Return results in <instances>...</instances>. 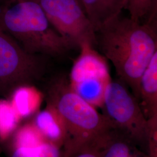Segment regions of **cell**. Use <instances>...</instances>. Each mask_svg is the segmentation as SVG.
Here are the masks:
<instances>
[{
	"label": "cell",
	"mask_w": 157,
	"mask_h": 157,
	"mask_svg": "<svg viewBox=\"0 0 157 157\" xmlns=\"http://www.w3.org/2000/svg\"><path fill=\"white\" fill-rule=\"evenodd\" d=\"M121 15L95 32L97 45L112 63L120 80L139 100L141 77L157 52V32L151 23L157 8L148 14L149 21L145 24Z\"/></svg>",
	"instance_id": "cell-1"
},
{
	"label": "cell",
	"mask_w": 157,
	"mask_h": 157,
	"mask_svg": "<svg viewBox=\"0 0 157 157\" xmlns=\"http://www.w3.org/2000/svg\"><path fill=\"white\" fill-rule=\"evenodd\" d=\"M47 104L54 108L65 124L64 157L89 150H100L113 132L107 117L76 94L63 75L52 78L47 91Z\"/></svg>",
	"instance_id": "cell-2"
},
{
	"label": "cell",
	"mask_w": 157,
	"mask_h": 157,
	"mask_svg": "<svg viewBox=\"0 0 157 157\" xmlns=\"http://www.w3.org/2000/svg\"><path fill=\"white\" fill-rule=\"evenodd\" d=\"M0 26L31 54L61 56L76 48L54 28L34 0H2Z\"/></svg>",
	"instance_id": "cell-3"
},
{
	"label": "cell",
	"mask_w": 157,
	"mask_h": 157,
	"mask_svg": "<svg viewBox=\"0 0 157 157\" xmlns=\"http://www.w3.org/2000/svg\"><path fill=\"white\" fill-rule=\"evenodd\" d=\"M102 108L104 114L114 129L121 132L135 142L151 140L155 127L146 118L139 100L122 82L111 80L105 88Z\"/></svg>",
	"instance_id": "cell-4"
},
{
	"label": "cell",
	"mask_w": 157,
	"mask_h": 157,
	"mask_svg": "<svg viewBox=\"0 0 157 157\" xmlns=\"http://www.w3.org/2000/svg\"><path fill=\"white\" fill-rule=\"evenodd\" d=\"M44 56L25 51L0 26V94H10L17 86L41 78L46 69Z\"/></svg>",
	"instance_id": "cell-5"
},
{
	"label": "cell",
	"mask_w": 157,
	"mask_h": 157,
	"mask_svg": "<svg viewBox=\"0 0 157 157\" xmlns=\"http://www.w3.org/2000/svg\"><path fill=\"white\" fill-rule=\"evenodd\" d=\"M44 12L51 24L76 48H94V29L78 0H34Z\"/></svg>",
	"instance_id": "cell-6"
},
{
	"label": "cell",
	"mask_w": 157,
	"mask_h": 157,
	"mask_svg": "<svg viewBox=\"0 0 157 157\" xmlns=\"http://www.w3.org/2000/svg\"><path fill=\"white\" fill-rule=\"evenodd\" d=\"M111 80L106 62L94 48L81 49L71 73L72 89L93 106L101 107L105 88Z\"/></svg>",
	"instance_id": "cell-7"
},
{
	"label": "cell",
	"mask_w": 157,
	"mask_h": 157,
	"mask_svg": "<svg viewBox=\"0 0 157 157\" xmlns=\"http://www.w3.org/2000/svg\"><path fill=\"white\" fill-rule=\"evenodd\" d=\"M143 111L151 125L157 117V52L143 73L140 81V100Z\"/></svg>",
	"instance_id": "cell-8"
},
{
	"label": "cell",
	"mask_w": 157,
	"mask_h": 157,
	"mask_svg": "<svg viewBox=\"0 0 157 157\" xmlns=\"http://www.w3.org/2000/svg\"><path fill=\"white\" fill-rule=\"evenodd\" d=\"M45 139L59 147L64 145L67 137L65 122L56 109L47 104L36 113L33 121Z\"/></svg>",
	"instance_id": "cell-9"
},
{
	"label": "cell",
	"mask_w": 157,
	"mask_h": 157,
	"mask_svg": "<svg viewBox=\"0 0 157 157\" xmlns=\"http://www.w3.org/2000/svg\"><path fill=\"white\" fill-rule=\"evenodd\" d=\"M82 4L95 32L104 24L121 14L125 0H82Z\"/></svg>",
	"instance_id": "cell-10"
},
{
	"label": "cell",
	"mask_w": 157,
	"mask_h": 157,
	"mask_svg": "<svg viewBox=\"0 0 157 157\" xmlns=\"http://www.w3.org/2000/svg\"><path fill=\"white\" fill-rule=\"evenodd\" d=\"M10 95L8 100L22 119L38 112L43 98V94L31 84L17 86Z\"/></svg>",
	"instance_id": "cell-11"
},
{
	"label": "cell",
	"mask_w": 157,
	"mask_h": 157,
	"mask_svg": "<svg viewBox=\"0 0 157 157\" xmlns=\"http://www.w3.org/2000/svg\"><path fill=\"white\" fill-rule=\"evenodd\" d=\"M114 132L102 146L100 157H147L132 144L126 136L118 137Z\"/></svg>",
	"instance_id": "cell-12"
},
{
	"label": "cell",
	"mask_w": 157,
	"mask_h": 157,
	"mask_svg": "<svg viewBox=\"0 0 157 157\" xmlns=\"http://www.w3.org/2000/svg\"><path fill=\"white\" fill-rule=\"evenodd\" d=\"M22 120L8 99L0 98V141L8 140Z\"/></svg>",
	"instance_id": "cell-13"
},
{
	"label": "cell",
	"mask_w": 157,
	"mask_h": 157,
	"mask_svg": "<svg viewBox=\"0 0 157 157\" xmlns=\"http://www.w3.org/2000/svg\"><path fill=\"white\" fill-rule=\"evenodd\" d=\"M48 141L33 122L25 124L15 132L13 148L40 146Z\"/></svg>",
	"instance_id": "cell-14"
},
{
	"label": "cell",
	"mask_w": 157,
	"mask_h": 157,
	"mask_svg": "<svg viewBox=\"0 0 157 157\" xmlns=\"http://www.w3.org/2000/svg\"><path fill=\"white\" fill-rule=\"evenodd\" d=\"M12 157H61L60 147L47 141L40 146L13 148Z\"/></svg>",
	"instance_id": "cell-15"
},
{
	"label": "cell",
	"mask_w": 157,
	"mask_h": 157,
	"mask_svg": "<svg viewBox=\"0 0 157 157\" xmlns=\"http://www.w3.org/2000/svg\"><path fill=\"white\" fill-rule=\"evenodd\" d=\"M157 0H125L124 9L128 10L130 17L136 21L148 15Z\"/></svg>",
	"instance_id": "cell-16"
},
{
	"label": "cell",
	"mask_w": 157,
	"mask_h": 157,
	"mask_svg": "<svg viewBox=\"0 0 157 157\" xmlns=\"http://www.w3.org/2000/svg\"><path fill=\"white\" fill-rule=\"evenodd\" d=\"M73 157H100V151L97 150H89L81 152Z\"/></svg>",
	"instance_id": "cell-17"
},
{
	"label": "cell",
	"mask_w": 157,
	"mask_h": 157,
	"mask_svg": "<svg viewBox=\"0 0 157 157\" xmlns=\"http://www.w3.org/2000/svg\"><path fill=\"white\" fill-rule=\"evenodd\" d=\"M78 2L81 4V6H82V0H78ZM83 7V6H82Z\"/></svg>",
	"instance_id": "cell-18"
},
{
	"label": "cell",
	"mask_w": 157,
	"mask_h": 157,
	"mask_svg": "<svg viewBox=\"0 0 157 157\" xmlns=\"http://www.w3.org/2000/svg\"><path fill=\"white\" fill-rule=\"evenodd\" d=\"M2 1V0H0V2H1Z\"/></svg>",
	"instance_id": "cell-19"
},
{
	"label": "cell",
	"mask_w": 157,
	"mask_h": 157,
	"mask_svg": "<svg viewBox=\"0 0 157 157\" xmlns=\"http://www.w3.org/2000/svg\"><path fill=\"white\" fill-rule=\"evenodd\" d=\"M0 157H1V151H0Z\"/></svg>",
	"instance_id": "cell-20"
}]
</instances>
